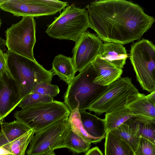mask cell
<instances>
[{"label": "cell", "instance_id": "1", "mask_svg": "<svg viewBox=\"0 0 155 155\" xmlns=\"http://www.w3.org/2000/svg\"><path fill=\"white\" fill-rule=\"evenodd\" d=\"M90 28L105 42L124 45L141 38L155 19L138 5L125 0H101L86 6Z\"/></svg>", "mask_w": 155, "mask_h": 155}, {"label": "cell", "instance_id": "16", "mask_svg": "<svg viewBox=\"0 0 155 155\" xmlns=\"http://www.w3.org/2000/svg\"><path fill=\"white\" fill-rule=\"evenodd\" d=\"M145 96L142 94L126 107L135 114V120L155 122V103L148 100Z\"/></svg>", "mask_w": 155, "mask_h": 155}, {"label": "cell", "instance_id": "12", "mask_svg": "<svg viewBox=\"0 0 155 155\" xmlns=\"http://www.w3.org/2000/svg\"><path fill=\"white\" fill-rule=\"evenodd\" d=\"M19 87L10 73L0 77V116L4 119L21 101Z\"/></svg>", "mask_w": 155, "mask_h": 155}, {"label": "cell", "instance_id": "8", "mask_svg": "<svg viewBox=\"0 0 155 155\" xmlns=\"http://www.w3.org/2000/svg\"><path fill=\"white\" fill-rule=\"evenodd\" d=\"M36 22L34 17H23L5 31L8 51L36 61L33 48L36 42Z\"/></svg>", "mask_w": 155, "mask_h": 155}, {"label": "cell", "instance_id": "29", "mask_svg": "<svg viewBox=\"0 0 155 155\" xmlns=\"http://www.w3.org/2000/svg\"><path fill=\"white\" fill-rule=\"evenodd\" d=\"M85 155H103L101 151L97 147L88 150Z\"/></svg>", "mask_w": 155, "mask_h": 155}, {"label": "cell", "instance_id": "10", "mask_svg": "<svg viewBox=\"0 0 155 155\" xmlns=\"http://www.w3.org/2000/svg\"><path fill=\"white\" fill-rule=\"evenodd\" d=\"M68 5L58 0H5L0 8L17 17H39L53 15Z\"/></svg>", "mask_w": 155, "mask_h": 155}, {"label": "cell", "instance_id": "13", "mask_svg": "<svg viewBox=\"0 0 155 155\" xmlns=\"http://www.w3.org/2000/svg\"><path fill=\"white\" fill-rule=\"evenodd\" d=\"M79 112L83 128L91 143L100 142L105 137L107 132L104 119L100 118L86 110Z\"/></svg>", "mask_w": 155, "mask_h": 155}, {"label": "cell", "instance_id": "9", "mask_svg": "<svg viewBox=\"0 0 155 155\" xmlns=\"http://www.w3.org/2000/svg\"><path fill=\"white\" fill-rule=\"evenodd\" d=\"M71 128L67 117L35 133L30 142L27 155H45L65 148V138Z\"/></svg>", "mask_w": 155, "mask_h": 155}, {"label": "cell", "instance_id": "17", "mask_svg": "<svg viewBox=\"0 0 155 155\" xmlns=\"http://www.w3.org/2000/svg\"><path fill=\"white\" fill-rule=\"evenodd\" d=\"M138 124L134 118H132L117 128L109 132L125 141L134 152L137 147L140 138L138 133Z\"/></svg>", "mask_w": 155, "mask_h": 155}, {"label": "cell", "instance_id": "14", "mask_svg": "<svg viewBox=\"0 0 155 155\" xmlns=\"http://www.w3.org/2000/svg\"><path fill=\"white\" fill-rule=\"evenodd\" d=\"M96 72L94 82L106 86L121 78L123 70L101 59L98 55L91 63Z\"/></svg>", "mask_w": 155, "mask_h": 155}, {"label": "cell", "instance_id": "27", "mask_svg": "<svg viewBox=\"0 0 155 155\" xmlns=\"http://www.w3.org/2000/svg\"><path fill=\"white\" fill-rule=\"evenodd\" d=\"M135 155H155V144L140 137Z\"/></svg>", "mask_w": 155, "mask_h": 155}, {"label": "cell", "instance_id": "4", "mask_svg": "<svg viewBox=\"0 0 155 155\" xmlns=\"http://www.w3.org/2000/svg\"><path fill=\"white\" fill-rule=\"evenodd\" d=\"M90 28L87 10L68 5L48 27L45 32L51 38L75 42Z\"/></svg>", "mask_w": 155, "mask_h": 155}, {"label": "cell", "instance_id": "15", "mask_svg": "<svg viewBox=\"0 0 155 155\" xmlns=\"http://www.w3.org/2000/svg\"><path fill=\"white\" fill-rule=\"evenodd\" d=\"M98 55L101 59L121 69L123 68L128 57L123 45L111 42L103 43Z\"/></svg>", "mask_w": 155, "mask_h": 155}, {"label": "cell", "instance_id": "22", "mask_svg": "<svg viewBox=\"0 0 155 155\" xmlns=\"http://www.w3.org/2000/svg\"><path fill=\"white\" fill-rule=\"evenodd\" d=\"M35 134L33 129H31L19 137L2 146L13 155H25L27 148Z\"/></svg>", "mask_w": 155, "mask_h": 155}, {"label": "cell", "instance_id": "11", "mask_svg": "<svg viewBox=\"0 0 155 155\" xmlns=\"http://www.w3.org/2000/svg\"><path fill=\"white\" fill-rule=\"evenodd\" d=\"M103 44L97 36L88 31L81 36L72 52V62L77 72H80L94 61Z\"/></svg>", "mask_w": 155, "mask_h": 155}, {"label": "cell", "instance_id": "20", "mask_svg": "<svg viewBox=\"0 0 155 155\" xmlns=\"http://www.w3.org/2000/svg\"><path fill=\"white\" fill-rule=\"evenodd\" d=\"M135 115L126 107H123L109 113H106L104 120L107 131L114 130Z\"/></svg>", "mask_w": 155, "mask_h": 155}, {"label": "cell", "instance_id": "34", "mask_svg": "<svg viewBox=\"0 0 155 155\" xmlns=\"http://www.w3.org/2000/svg\"><path fill=\"white\" fill-rule=\"evenodd\" d=\"M5 0H0V3H1L3 1H4Z\"/></svg>", "mask_w": 155, "mask_h": 155}, {"label": "cell", "instance_id": "25", "mask_svg": "<svg viewBox=\"0 0 155 155\" xmlns=\"http://www.w3.org/2000/svg\"><path fill=\"white\" fill-rule=\"evenodd\" d=\"M135 121L139 125V137L144 138L155 144V122Z\"/></svg>", "mask_w": 155, "mask_h": 155}, {"label": "cell", "instance_id": "32", "mask_svg": "<svg viewBox=\"0 0 155 155\" xmlns=\"http://www.w3.org/2000/svg\"><path fill=\"white\" fill-rule=\"evenodd\" d=\"M3 119H2L1 118L0 116V125L3 122Z\"/></svg>", "mask_w": 155, "mask_h": 155}, {"label": "cell", "instance_id": "33", "mask_svg": "<svg viewBox=\"0 0 155 155\" xmlns=\"http://www.w3.org/2000/svg\"><path fill=\"white\" fill-rule=\"evenodd\" d=\"M2 24V21L1 19H0V29L1 28V26Z\"/></svg>", "mask_w": 155, "mask_h": 155}, {"label": "cell", "instance_id": "2", "mask_svg": "<svg viewBox=\"0 0 155 155\" xmlns=\"http://www.w3.org/2000/svg\"><path fill=\"white\" fill-rule=\"evenodd\" d=\"M6 53L8 69L19 87L21 100L38 84L43 82L51 83L53 73L36 61L8 51Z\"/></svg>", "mask_w": 155, "mask_h": 155}, {"label": "cell", "instance_id": "19", "mask_svg": "<svg viewBox=\"0 0 155 155\" xmlns=\"http://www.w3.org/2000/svg\"><path fill=\"white\" fill-rule=\"evenodd\" d=\"M105 155H135L130 146L110 132L105 137Z\"/></svg>", "mask_w": 155, "mask_h": 155}, {"label": "cell", "instance_id": "23", "mask_svg": "<svg viewBox=\"0 0 155 155\" xmlns=\"http://www.w3.org/2000/svg\"><path fill=\"white\" fill-rule=\"evenodd\" d=\"M91 146V143L79 136L71 128L65 138V148L68 149L74 154L87 152Z\"/></svg>", "mask_w": 155, "mask_h": 155}, {"label": "cell", "instance_id": "6", "mask_svg": "<svg viewBox=\"0 0 155 155\" xmlns=\"http://www.w3.org/2000/svg\"><path fill=\"white\" fill-rule=\"evenodd\" d=\"M71 112L63 102L53 101L33 105L16 111V120L33 129L35 134L64 117H69Z\"/></svg>", "mask_w": 155, "mask_h": 155}, {"label": "cell", "instance_id": "3", "mask_svg": "<svg viewBox=\"0 0 155 155\" xmlns=\"http://www.w3.org/2000/svg\"><path fill=\"white\" fill-rule=\"evenodd\" d=\"M96 72L91 63L75 76L68 84L64 103L71 112L75 108L85 110L104 92L107 87L94 83Z\"/></svg>", "mask_w": 155, "mask_h": 155}, {"label": "cell", "instance_id": "21", "mask_svg": "<svg viewBox=\"0 0 155 155\" xmlns=\"http://www.w3.org/2000/svg\"><path fill=\"white\" fill-rule=\"evenodd\" d=\"M1 130L9 142L23 135L31 129L22 122L16 120L10 122H2Z\"/></svg>", "mask_w": 155, "mask_h": 155}, {"label": "cell", "instance_id": "28", "mask_svg": "<svg viewBox=\"0 0 155 155\" xmlns=\"http://www.w3.org/2000/svg\"><path fill=\"white\" fill-rule=\"evenodd\" d=\"M6 73H10L7 63L6 54L0 48V77Z\"/></svg>", "mask_w": 155, "mask_h": 155}, {"label": "cell", "instance_id": "35", "mask_svg": "<svg viewBox=\"0 0 155 155\" xmlns=\"http://www.w3.org/2000/svg\"><path fill=\"white\" fill-rule=\"evenodd\" d=\"M53 155H56V154H55V153H54Z\"/></svg>", "mask_w": 155, "mask_h": 155}, {"label": "cell", "instance_id": "5", "mask_svg": "<svg viewBox=\"0 0 155 155\" xmlns=\"http://www.w3.org/2000/svg\"><path fill=\"white\" fill-rule=\"evenodd\" d=\"M128 77L120 78L107 86L88 110L100 115L126 107L142 95Z\"/></svg>", "mask_w": 155, "mask_h": 155}, {"label": "cell", "instance_id": "26", "mask_svg": "<svg viewBox=\"0 0 155 155\" xmlns=\"http://www.w3.org/2000/svg\"><path fill=\"white\" fill-rule=\"evenodd\" d=\"M60 91L59 88L57 85L43 82L38 84L31 93L48 96L53 98L59 94Z\"/></svg>", "mask_w": 155, "mask_h": 155}, {"label": "cell", "instance_id": "31", "mask_svg": "<svg viewBox=\"0 0 155 155\" xmlns=\"http://www.w3.org/2000/svg\"><path fill=\"white\" fill-rule=\"evenodd\" d=\"M0 155H13L2 146L0 147Z\"/></svg>", "mask_w": 155, "mask_h": 155}, {"label": "cell", "instance_id": "24", "mask_svg": "<svg viewBox=\"0 0 155 155\" xmlns=\"http://www.w3.org/2000/svg\"><path fill=\"white\" fill-rule=\"evenodd\" d=\"M53 101V98L49 96L30 93L22 99L17 106L24 108L35 104Z\"/></svg>", "mask_w": 155, "mask_h": 155}, {"label": "cell", "instance_id": "30", "mask_svg": "<svg viewBox=\"0 0 155 155\" xmlns=\"http://www.w3.org/2000/svg\"><path fill=\"white\" fill-rule=\"evenodd\" d=\"M145 96L148 100L155 103V91L152 92L147 95H145Z\"/></svg>", "mask_w": 155, "mask_h": 155}, {"label": "cell", "instance_id": "18", "mask_svg": "<svg viewBox=\"0 0 155 155\" xmlns=\"http://www.w3.org/2000/svg\"><path fill=\"white\" fill-rule=\"evenodd\" d=\"M51 70L54 75H58L68 84L74 78L77 72L71 58L61 54L54 58Z\"/></svg>", "mask_w": 155, "mask_h": 155}, {"label": "cell", "instance_id": "7", "mask_svg": "<svg viewBox=\"0 0 155 155\" xmlns=\"http://www.w3.org/2000/svg\"><path fill=\"white\" fill-rule=\"evenodd\" d=\"M130 58L137 79L142 89L155 90V45L143 38L131 46Z\"/></svg>", "mask_w": 155, "mask_h": 155}]
</instances>
